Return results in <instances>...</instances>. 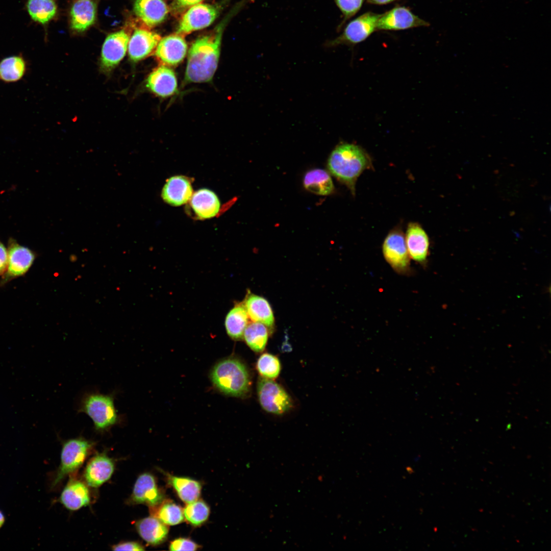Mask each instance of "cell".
Masks as SVG:
<instances>
[{"mask_svg": "<svg viewBox=\"0 0 551 551\" xmlns=\"http://www.w3.org/2000/svg\"><path fill=\"white\" fill-rule=\"evenodd\" d=\"M245 4H238L211 32L198 38L192 44L188 55L184 83L211 82L217 68L221 42L229 21Z\"/></svg>", "mask_w": 551, "mask_h": 551, "instance_id": "obj_1", "label": "cell"}, {"mask_svg": "<svg viewBox=\"0 0 551 551\" xmlns=\"http://www.w3.org/2000/svg\"><path fill=\"white\" fill-rule=\"evenodd\" d=\"M327 166L330 173L354 195L357 179L364 170L371 167V160L359 145L343 143L332 151Z\"/></svg>", "mask_w": 551, "mask_h": 551, "instance_id": "obj_2", "label": "cell"}, {"mask_svg": "<svg viewBox=\"0 0 551 551\" xmlns=\"http://www.w3.org/2000/svg\"><path fill=\"white\" fill-rule=\"evenodd\" d=\"M211 377L215 386L227 395L244 397L250 391L248 370L236 359L229 358L219 362L214 367Z\"/></svg>", "mask_w": 551, "mask_h": 551, "instance_id": "obj_3", "label": "cell"}, {"mask_svg": "<svg viewBox=\"0 0 551 551\" xmlns=\"http://www.w3.org/2000/svg\"><path fill=\"white\" fill-rule=\"evenodd\" d=\"M79 411L86 414L92 420L94 429L99 432L107 431L120 421L114 396L111 394H86L81 400Z\"/></svg>", "mask_w": 551, "mask_h": 551, "instance_id": "obj_4", "label": "cell"}, {"mask_svg": "<svg viewBox=\"0 0 551 551\" xmlns=\"http://www.w3.org/2000/svg\"><path fill=\"white\" fill-rule=\"evenodd\" d=\"M381 14L367 12L349 21L342 33L333 39L327 40L324 46L334 47L339 45L353 46L365 41L374 31Z\"/></svg>", "mask_w": 551, "mask_h": 551, "instance_id": "obj_5", "label": "cell"}, {"mask_svg": "<svg viewBox=\"0 0 551 551\" xmlns=\"http://www.w3.org/2000/svg\"><path fill=\"white\" fill-rule=\"evenodd\" d=\"M92 444L81 438L69 439L65 442L61 454V464L52 482L55 487L66 475L77 470L84 463Z\"/></svg>", "mask_w": 551, "mask_h": 551, "instance_id": "obj_6", "label": "cell"}, {"mask_svg": "<svg viewBox=\"0 0 551 551\" xmlns=\"http://www.w3.org/2000/svg\"><path fill=\"white\" fill-rule=\"evenodd\" d=\"M257 393L262 408L266 412L283 414L293 407L292 399L286 391L271 379L261 377L258 382Z\"/></svg>", "mask_w": 551, "mask_h": 551, "instance_id": "obj_7", "label": "cell"}, {"mask_svg": "<svg viewBox=\"0 0 551 551\" xmlns=\"http://www.w3.org/2000/svg\"><path fill=\"white\" fill-rule=\"evenodd\" d=\"M382 252L386 262L397 273L408 276L412 273L411 259L401 230L395 229L388 234L383 242Z\"/></svg>", "mask_w": 551, "mask_h": 551, "instance_id": "obj_8", "label": "cell"}, {"mask_svg": "<svg viewBox=\"0 0 551 551\" xmlns=\"http://www.w3.org/2000/svg\"><path fill=\"white\" fill-rule=\"evenodd\" d=\"M220 10L216 5L198 4L192 6L181 18L176 33L184 36L208 27L218 16Z\"/></svg>", "mask_w": 551, "mask_h": 551, "instance_id": "obj_9", "label": "cell"}, {"mask_svg": "<svg viewBox=\"0 0 551 551\" xmlns=\"http://www.w3.org/2000/svg\"><path fill=\"white\" fill-rule=\"evenodd\" d=\"M429 26L428 22L416 15L408 8L395 6L381 14L377 22V31H399Z\"/></svg>", "mask_w": 551, "mask_h": 551, "instance_id": "obj_10", "label": "cell"}, {"mask_svg": "<svg viewBox=\"0 0 551 551\" xmlns=\"http://www.w3.org/2000/svg\"><path fill=\"white\" fill-rule=\"evenodd\" d=\"M7 251V267L3 274L2 284L25 274L35 259L34 253L30 249L20 245L12 238L9 240Z\"/></svg>", "mask_w": 551, "mask_h": 551, "instance_id": "obj_11", "label": "cell"}, {"mask_svg": "<svg viewBox=\"0 0 551 551\" xmlns=\"http://www.w3.org/2000/svg\"><path fill=\"white\" fill-rule=\"evenodd\" d=\"M129 35L123 30L110 34L104 42L101 57V68L111 72L124 57L128 47Z\"/></svg>", "mask_w": 551, "mask_h": 551, "instance_id": "obj_12", "label": "cell"}, {"mask_svg": "<svg viewBox=\"0 0 551 551\" xmlns=\"http://www.w3.org/2000/svg\"><path fill=\"white\" fill-rule=\"evenodd\" d=\"M187 51V44L183 36L176 33L160 39L155 55L162 65L174 66L183 60Z\"/></svg>", "mask_w": 551, "mask_h": 551, "instance_id": "obj_13", "label": "cell"}, {"mask_svg": "<svg viewBox=\"0 0 551 551\" xmlns=\"http://www.w3.org/2000/svg\"><path fill=\"white\" fill-rule=\"evenodd\" d=\"M164 499V493L159 488L153 475L144 473L138 477L131 496L132 503L146 504L152 508L158 505Z\"/></svg>", "mask_w": 551, "mask_h": 551, "instance_id": "obj_14", "label": "cell"}, {"mask_svg": "<svg viewBox=\"0 0 551 551\" xmlns=\"http://www.w3.org/2000/svg\"><path fill=\"white\" fill-rule=\"evenodd\" d=\"M405 239L410 259L424 265L430 246L429 239L424 230L418 223L410 222L408 225Z\"/></svg>", "mask_w": 551, "mask_h": 551, "instance_id": "obj_15", "label": "cell"}, {"mask_svg": "<svg viewBox=\"0 0 551 551\" xmlns=\"http://www.w3.org/2000/svg\"><path fill=\"white\" fill-rule=\"evenodd\" d=\"M161 39L160 36L149 30L135 31L128 43V54L132 61H139L155 52Z\"/></svg>", "mask_w": 551, "mask_h": 551, "instance_id": "obj_16", "label": "cell"}, {"mask_svg": "<svg viewBox=\"0 0 551 551\" xmlns=\"http://www.w3.org/2000/svg\"><path fill=\"white\" fill-rule=\"evenodd\" d=\"M193 193L190 179L183 176H175L167 180L162 188L161 197L167 204L180 206L187 203Z\"/></svg>", "mask_w": 551, "mask_h": 551, "instance_id": "obj_17", "label": "cell"}, {"mask_svg": "<svg viewBox=\"0 0 551 551\" xmlns=\"http://www.w3.org/2000/svg\"><path fill=\"white\" fill-rule=\"evenodd\" d=\"M146 87L160 97H166L173 95L178 89L174 72L167 66L161 65L158 66L148 75Z\"/></svg>", "mask_w": 551, "mask_h": 551, "instance_id": "obj_18", "label": "cell"}, {"mask_svg": "<svg viewBox=\"0 0 551 551\" xmlns=\"http://www.w3.org/2000/svg\"><path fill=\"white\" fill-rule=\"evenodd\" d=\"M189 202L192 212L199 219L212 218L216 216L220 209L219 198L213 191L207 188L200 189L193 193Z\"/></svg>", "mask_w": 551, "mask_h": 551, "instance_id": "obj_19", "label": "cell"}, {"mask_svg": "<svg viewBox=\"0 0 551 551\" xmlns=\"http://www.w3.org/2000/svg\"><path fill=\"white\" fill-rule=\"evenodd\" d=\"M114 470L113 461L104 454H99L90 459L87 464L84 478L87 484L98 487L109 480Z\"/></svg>", "mask_w": 551, "mask_h": 551, "instance_id": "obj_20", "label": "cell"}, {"mask_svg": "<svg viewBox=\"0 0 551 551\" xmlns=\"http://www.w3.org/2000/svg\"><path fill=\"white\" fill-rule=\"evenodd\" d=\"M136 16L146 26L155 27L162 22L168 13L164 0H136L134 5Z\"/></svg>", "mask_w": 551, "mask_h": 551, "instance_id": "obj_21", "label": "cell"}, {"mask_svg": "<svg viewBox=\"0 0 551 551\" xmlns=\"http://www.w3.org/2000/svg\"><path fill=\"white\" fill-rule=\"evenodd\" d=\"M249 318L254 322H260L272 329L274 318L268 301L264 297L248 291L243 303Z\"/></svg>", "mask_w": 551, "mask_h": 551, "instance_id": "obj_22", "label": "cell"}, {"mask_svg": "<svg viewBox=\"0 0 551 551\" xmlns=\"http://www.w3.org/2000/svg\"><path fill=\"white\" fill-rule=\"evenodd\" d=\"M136 528L141 537L152 545L163 543L166 539L169 531L166 524L153 516L138 520L136 523Z\"/></svg>", "mask_w": 551, "mask_h": 551, "instance_id": "obj_23", "label": "cell"}, {"mask_svg": "<svg viewBox=\"0 0 551 551\" xmlns=\"http://www.w3.org/2000/svg\"><path fill=\"white\" fill-rule=\"evenodd\" d=\"M60 500L69 510H79L89 504L90 497L89 490L83 482L71 480L63 489Z\"/></svg>", "mask_w": 551, "mask_h": 551, "instance_id": "obj_24", "label": "cell"}, {"mask_svg": "<svg viewBox=\"0 0 551 551\" xmlns=\"http://www.w3.org/2000/svg\"><path fill=\"white\" fill-rule=\"evenodd\" d=\"M96 7L91 0H77L70 10V24L72 30L82 32L92 25L95 20Z\"/></svg>", "mask_w": 551, "mask_h": 551, "instance_id": "obj_25", "label": "cell"}, {"mask_svg": "<svg viewBox=\"0 0 551 551\" xmlns=\"http://www.w3.org/2000/svg\"><path fill=\"white\" fill-rule=\"evenodd\" d=\"M303 185L308 191L319 195H330L334 190L330 173L321 168H314L308 171L304 175Z\"/></svg>", "mask_w": 551, "mask_h": 551, "instance_id": "obj_26", "label": "cell"}, {"mask_svg": "<svg viewBox=\"0 0 551 551\" xmlns=\"http://www.w3.org/2000/svg\"><path fill=\"white\" fill-rule=\"evenodd\" d=\"M167 480L180 498L186 504L198 499L202 490V485L199 482L189 478L170 474H168Z\"/></svg>", "mask_w": 551, "mask_h": 551, "instance_id": "obj_27", "label": "cell"}, {"mask_svg": "<svg viewBox=\"0 0 551 551\" xmlns=\"http://www.w3.org/2000/svg\"><path fill=\"white\" fill-rule=\"evenodd\" d=\"M249 317L243 303L237 304L228 313L225 327L228 335L232 339H242L248 325Z\"/></svg>", "mask_w": 551, "mask_h": 551, "instance_id": "obj_28", "label": "cell"}, {"mask_svg": "<svg viewBox=\"0 0 551 551\" xmlns=\"http://www.w3.org/2000/svg\"><path fill=\"white\" fill-rule=\"evenodd\" d=\"M151 508L152 516L157 517L166 525H176L184 519L182 508L171 500L164 499L159 504Z\"/></svg>", "mask_w": 551, "mask_h": 551, "instance_id": "obj_29", "label": "cell"}, {"mask_svg": "<svg viewBox=\"0 0 551 551\" xmlns=\"http://www.w3.org/2000/svg\"><path fill=\"white\" fill-rule=\"evenodd\" d=\"M269 334V329L265 325L253 321L246 327L243 337L253 351L259 353L265 349Z\"/></svg>", "mask_w": 551, "mask_h": 551, "instance_id": "obj_30", "label": "cell"}, {"mask_svg": "<svg viewBox=\"0 0 551 551\" xmlns=\"http://www.w3.org/2000/svg\"><path fill=\"white\" fill-rule=\"evenodd\" d=\"M26 6L31 18L42 24L52 19L57 13L54 0H28Z\"/></svg>", "mask_w": 551, "mask_h": 551, "instance_id": "obj_31", "label": "cell"}, {"mask_svg": "<svg viewBox=\"0 0 551 551\" xmlns=\"http://www.w3.org/2000/svg\"><path fill=\"white\" fill-rule=\"evenodd\" d=\"M25 71L26 64L20 57H7L0 62V78L5 82L18 81L23 76Z\"/></svg>", "mask_w": 551, "mask_h": 551, "instance_id": "obj_32", "label": "cell"}, {"mask_svg": "<svg viewBox=\"0 0 551 551\" xmlns=\"http://www.w3.org/2000/svg\"><path fill=\"white\" fill-rule=\"evenodd\" d=\"M184 519L194 527L201 525L206 522L210 514V508L203 500L197 499L187 504L183 509Z\"/></svg>", "mask_w": 551, "mask_h": 551, "instance_id": "obj_33", "label": "cell"}, {"mask_svg": "<svg viewBox=\"0 0 551 551\" xmlns=\"http://www.w3.org/2000/svg\"><path fill=\"white\" fill-rule=\"evenodd\" d=\"M256 367L262 377L271 380L277 378L281 370L279 359L276 356L269 353H264L260 356Z\"/></svg>", "mask_w": 551, "mask_h": 551, "instance_id": "obj_34", "label": "cell"}, {"mask_svg": "<svg viewBox=\"0 0 551 551\" xmlns=\"http://www.w3.org/2000/svg\"><path fill=\"white\" fill-rule=\"evenodd\" d=\"M341 12L343 18L337 28L339 32L346 21L356 15L361 9L365 0H334Z\"/></svg>", "mask_w": 551, "mask_h": 551, "instance_id": "obj_35", "label": "cell"}, {"mask_svg": "<svg viewBox=\"0 0 551 551\" xmlns=\"http://www.w3.org/2000/svg\"><path fill=\"white\" fill-rule=\"evenodd\" d=\"M199 546L192 540L185 538H179L172 541L169 545L170 550H195Z\"/></svg>", "mask_w": 551, "mask_h": 551, "instance_id": "obj_36", "label": "cell"}, {"mask_svg": "<svg viewBox=\"0 0 551 551\" xmlns=\"http://www.w3.org/2000/svg\"><path fill=\"white\" fill-rule=\"evenodd\" d=\"M114 550H143V546L134 541H128L118 543L112 546Z\"/></svg>", "mask_w": 551, "mask_h": 551, "instance_id": "obj_37", "label": "cell"}, {"mask_svg": "<svg viewBox=\"0 0 551 551\" xmlns=\"http://www.w3.org/2000/svg\"><path fill=\"white\" fill-rule=\"evenodd\" d=\"M8 263V251L6 247L0 241V276L3 275L6 270Z\"/></svg>", "mask_w": 551, "mask_h": 551, "instance_id": "obj_38", "label": "cell"}, {"mask_svg": "<svg viewBox=\"0 0 551 551\" xmlns=\"http://www.w3.org/2000/svg\"><path fill=\"white\" fill-rule=\"evenodd\" d=\"M203 0H174V7L178 10H182L199 4Z\"/></svg>", "mask_w": 551, "mask_h": 551, "instance_id": "obj_39", "label": "cell"}, {"mask_svg": "<svg viewBox=\"0 0 551 551\" xmlns=\"http://www.w3.org/2000/svg\"><path fill=\"white\" fill-rule=\"evenodd\" d=\"M396 1L398 0H367L368 3L378 5H386Z\"/></svg>", "mask_w": 551, "mask_h": 551, "instance_id": "obj_40", "label": "cell"}, {"mask_svg": "<svg viewBox=\"0 0 551 551\" xmlns=\"http://www.w3.org/2000/svg\"><path fill=\"white\" fill-rule=\"evenodd\" d=\"M5 521V517L3 512L0 510V528L3 525Z\"/></svg>", "mask_w": 551, "mask_h": 551, "instance_id": "obj_41", "label": "cell"}]
</instances>
